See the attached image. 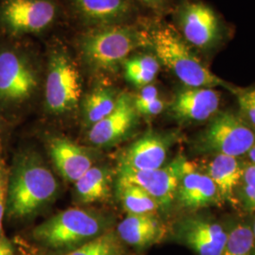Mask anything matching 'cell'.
Instances as JSON below:
<instances>
[{"label": "cell", "instance_id": "1", "mask_svg": "<svg viewBox=\"0 0 255 255\" xmlns=\"http://www.w3.org/2000/svg\"><path fill=\"white\" fill-rule=\"evenodd\" d=\"M149 47L160 64L164 65L185 87H222L237 94L230 83L213 73L201 62L176 27L157 25L147 30Z\"/></svg>", "mask_w": 255, "mask_h": 255}, {"label": "cell", "instance_id": "2", "mask_svg": "<svg viewBox=\"0 0 255 255\" xmlns=\"http://www.w3.org/2000/svg\"><path fill=\"white\" fill-rule=\"evenodd\" d=\"M82 63L95 72H114L138 49L149 46L147 30L132 24L87 29L77 42Z\"/></svg>", "mask_w": 255, "mask_h": 255}, {"label": "cell", "instance_id": "3", "mask_svg": "<svg viewBox=\"0 0 255 255\" xmlns=\"http://www.w3.org/2000/svg\"><path fill=\"white\" fill-rule=\"evenodd\" d=\"M82 97V79L79 65L65 46L56 44L48 51L45 101L46 109L64 115L78 108Z\"/></svg>", "mask_w": 255, "mask_h": 255}, {"label": "cell", "instance_id": "4", "mask_svg": "<svg viewBox=\"0 0 255 255\" xmlns=\"http://www.w3.org/2000/svg\"><path fill=\"white\" fill-rule=\"evenodd\" d=\"M255 143V129L239 114L219 112L195 138V150L202 155L242 158Z\"/></svg>", "mask_w": 255, "mask_h": 255}, {"label": "cell", "instance_id": "5", "mask_svg": "<svg viewBox=\"0 0 255 255\" xmlns=\"http://www.w3.org/2000/svg\"><path fill=\"white\" fill-rule=\"evenodd\" d=\"M58 190V183L46 166L36 162L22 164L8 188V212L14 218L33 214L50 201Z\"/></svg>", "mask_w": 255, "mask_h": 255}, {"label": "cell", "instance_id": "6", "mask_svg": "<svg viewBox=\"0 0 255 255\" xmlns=\"http://www.w3.org/2000/svg\"><path fill=\"white\" fill-rule=\"evenodd\" d=\"M101 219L85 210H65L33 231V237L43 245L56 250L76 249L101 235Z\"/></svg>", "mask_w": 255, "mask_h": 255}, {"label": "cell", "instance_id": "7", "mask_svg": "<svg viewBox=\"0 0 255 255\" xmlns=\"http://www.w3.org/2000/svg\"><path fill=\"white\" fill-rule=\"evenodd\" d=\"M39 78L31 53L19 46L0 48V102L18 106L36 93Z\"/></svg>", "mask_w": 255, "mask_h": 255}, {"label": "cell", "instance_id": "8", "mask_svg": "<svg viewBox=\"0 0 255 255\" xmlns=\"http://www.w3.org/2000/svg\"><path fill=\"white\" fill-rule=\"evenodd\" d=\"M60 7L55 0H2L0 26L12 37L43 33L56 23Z\"/></svg>", "mask_w": 255, "mask_h": 255}, {"label": "cell", "instance_id": "9", "mask_svg": "<svg viewBox=\"0 0 255 255\" xmlns=\"http://www.w3.org/2000/svg\"><path fill=\"white\" fill-rule=\"evenodd\" d=\"M176 29L193 48L210 50L221 39L222 27L219 16L200 0H184L175 13Z\"/></svg>", "mask_w": 255, "mask_h": 255}, {"label": "cell", "instance_id": "10", "mask_svg": "<svg viewBox=\"0 0 255 255\" xmlns=\"http://www.w3.org/2000/svg\"><path fill=\"white\" fill-rule=\"evenodd\" d=\"M184 160V157L178 156L171 163L152 170L120 168L119 181L141 187L158 202L160 208L168 209L176 201Z\"/></svg>", "mask_w": 255, "mask_h": 255}, {"label": "cell", "instance_id": "11", "mask_svg": "<svg viewBox=\"0 0 255 255\" xmlns=\"http://www.w3.org/2000/svg\"><path fill=\"white\" fill-rule=\"evenodd\" d=\"M66 6L87 29L131 24L135 15L132 0H66Z\"/></svg>", "mask_w": 255, "mask_h": 255}, {"label": "cell", "instance_id": "12", "mask_svg": "<svg viewBox=\"0 0 255 255\" xmlns=\"http://www.w3.org/2000/svg\"><path fill=\"white\" fill-rule=\"evenodd\" d=\"M177 237L197 255H220L228 237V227L210 216L197 215L182 220Z\"/></svg>", "mask_w": 255, "mask_h": 255}, {"label": "cell", "instance_id": "13", "mask_svg": "<svg viewBox=\"0 0 255 255\" xmlns=\"http://www.w3.org/2000/svg\"><path fill=\"white\" fill-rule=\"evenodd\" d=\"M176 201L184 209L198 211L212 206H221L224 201L218 187L198 163L185 158L179 182Z\"/></svg>", "mask_w": 255, "mask_h": 255}, {"label": "cell", "instance_id": "14", "mask_svg": "<svg viewBox=\"0 0 255 255\" xmlns=\"http://www.w3.org/2000/svg\"><path fill=\"white\" fill-rule=\"evenodd\" d=\"M221 93L216 88L184 87L174 97L170 114L181 123H201L219 112Z\"/></svg>", "mask_w": 255, "mask_h": 255}, {"label": "cell", "instance_id": "15", "mask_svg": "<svg viewBox=\"0 0 255 255\" xmlns=\"http://www.w3.org/2000/svg\"><path fill=\"white\" fill-rule=\"evenodd\" d=\"M138 116L133 98L128 93L120 94L115 110L106 118L92 125L88 134L90 142L96 146L115 143L135 125Z\"/></svg>", "mask_w": 255, "mask_h": 255}, {"label": "cell", "instance_id": "16", "mask_svg": "<svg viewBox=\"0 0 255 255\" xmlns=\"http://www.w3.org/2000/svg\"><path fill=\"white\" fill-rule=\"evenodd\" d=\"M171 141L168 136L147 132L128 146L121 158L120 168L152 170L164 166Z\"/></svg>", "mask_w": 255, "mask_h": 255}, {"label": "cell", "instance_id": "17", "mask_svg": "<svg viewBox=\"0 0 255 255\" xmlns=\"http://www.w3.org/2000/svg\"><path fill=\"white\" fill-rule=\"evenodd\" d=\"M245 162L242 158L228 155H209L204 162L198 165L216 184L224 203L229 202L234 206H238L237 190L242 179Z\"/></svg>", "mask_w": 255, "mask_h": 255}, {"label": "cell", "instance_id": "18", "mask_svg": "<svg viewBox=\"0 0 255 255\" xmlns=\"http://www.w3.org/2000/svg\"><path fill=\"white\" fill-rule=\"evenodd\" d=\"M49 152L58 171L68 182H77L93 166L89 153L65 138H53L49 144Z\"/></svg>", "mask_w": 255, "mask_h": 255}, {"label": "cell", "instance_id": "19", "mask_svg": "<svg viewBox=\"0 0 255 255\" xmlns=\"http://www.w3.org/2000/svg\"><path fill=\"white\" fill-rule=\"evenodd\" d=\"M122 241L135 248H146L158 242L164 227L155 215H128L118 228Z\"/></svg>", "mask_w": 255, "mask_h": 255}, {"label": "cell", "instance_id": "20", "mask_svg": "<svg viewBox=\"0 0 255 255\" xmlns=\"http://www.w3.org/2000/svg\"><path fill=\"white\" fill-rule=\"evenodd\" d=\"M128 82L142 88L151 84L160 71L161 64L154 54L130 55L122 64Z\"/></svg>", "mask_w": 255, "mask_h": 255}, {"label": "cell", "instance_id": "21", "mask_svg": "<svg viewBox=\"0 0 255 255\" xmlns=\"http://www.w3.org/2000/svg\"><path fill=\"white\" fill-rule=\"evenodd\" d=\"M75 186L83 202L103 201L109 195V174L104 168L92 166L75 182Z\"/></svg>", "mask_w": 255, "mask_h": 255}, {"label": "cell", "instance_id": "22", "mask_svg": "<svg viewBox=\"0 0 255 255\" xmlns=\"http://www.w3.org/2000/svg\"><path fill=\"white\" fill-rule=\"evenodd\" d=\"M119 97L115 90L105 87L97 88L89 93L82 102L85 121L94 125L106 118L116 108Z\"/></svg>", "mask_w": 255, "mask_h": 255}, {"label": "cell", "instance_id": "23", "mask_svg": "<svg viewBox=\"0 0 255 255\" xmlns=\"http://www.w3.org/2000/svg\"><path fill=\"white\" fill-rule=\"evenodd\" d=\"M119 195L128 215H154L160 205L144 189L135 184L119 181Z\"/></svg>", "mask_w": 255, "mask_h": 255}, {"label": "cell", "instance_id": "24", "mask_svg": "<svg viewBox=\"0 0 255 255\" xmlns=\"http://www.w3.org/2000/svg\"><path fill=\"white\" fill-rule=\"evenodd\" d=\"M220 255H255L251 221H237L228 227V237Z\"/></svg>", "mask_w": 255, "mask_h": 255}, {"label": "cell", "instance_id": "25", "mask_svg": "<svg viewBox=\"0 0 255 255\" xmlns=\"http://www.w3.org/2000/svg\"><path fill=\"white\" fill-rule=\"evenodd\" d=\"M120 245L114 233H106L74 249L66 255H120Z\"/></svg>", "mask_w": 255, "mask_h": 255}, {"label": "cell", "instance_id": "26", "mask_svg": "<svg viewBox=\"0 0 255 255\" xmlns=\"http://www.w3.org/2000/svg\"><path fill=\"white\" fill-rule=\"evenodd\" d=\"M237 196L239 207L255 213V165L248 161L245 162Z\"/></svg>", "mask_w": 255, "mask_h": 255}, {"label": "cell", "instance_id": "27", "mask_svg": "<svg viewBox=\"0 0 255 255\" xmlns=\"http://www.w3.org/2000/svg\"><path fill=\"white\" fill-rule=\"evenodd\" d=\"M239 116L255 129V88L237 92Z\"/></svg>", "mask_w": 255, "mask_h": 255}, {"label": "cell", "instance_id": "28", "mask_svg": "<svg viewBox=\"0 0 255 255\" xmlns=\"http://www.w3.org/2000/svg\"><path fill=\"white\" fill-rule=\"evenodd\" d=\"M158 98H160L158 89L155 87L154 85L148 84L146 86L142 87L140 92L133 98L134 106L138 107V106L144 105L150 101H154Z\"/></svg>", "mask_w": 255, "mask_h": 255}, {"label": "cell", "instance_id": "29", "mask_svg": "<svg viewBox=\"0 0 255 255\" xmlns=\"http://www.w3.org/2000/svg\"><path fill=\"white\" fill-rule=\"evenodd\" d=\"M164 108L165 103L161 98H158L144 105L135 107L138 115H142L145 117H156L160 115L164 111Z\"/></svg>", "mask_w": 255, "mask_h": 255}, {"label": "cell", "instance_id": "30", "mask_svg": "<svg viewBox=\"0 0 255 255\" xmlns=\"http://www.w3.org/2000/svg\"><path fill=\"white\" fill-rule=\"evenodd\" d=\"M8 188L9 184L7 174L5 172V169L0 165V235L2 231V219L7 205Z\"/></svg>", "mask_w": 255, "mask_h": 255}, {"label": "cell", "instance_id": "31", "mask_svg": "<svg viewBox=\"0 0 255 255\" xmlns=\"http://www.w3.org/2000/svg\"><path fill=\"white\" fill-rule=\"evenodd\" d=\"M156 12H163L169 7L170 0H132Z\"/></svg>", "mask_w": 255, "mask_h": 255}, {"label": "cell", "instance_id": "32", "mask_svg": "<svg viewBox=\"0 0 255 255\" xmlns=\"http://www.w3.org/2000/svg\"><path fill=\"white\" fill-rule=\"evenodd\" d=\"M0 255H13L12 248L9 242L0 237Z\"/></svg>", "mask_w": 255, "mask_h": 255}, {"label": "cell", "instance_id": "33", "mask_svg": "<svg viewBox=\"0 0 255 255\" xmlns=\"http://www.w3.org/2000/svg\"><path fill=\"white\" fill-rule=\"evenodd\" d=\"M247 158H248V162H250L251 164L255 165V143L254 146H252V148L249 150V152L247 153Z\"/></svg>", "mask_w": 255, "mask_h": 255}, {"label": "cell", "instance_id": "34", "mask_svg": "<svg viewBox=\"0 0 255 255\" xmlns=\"http://www.w3.org/2000/svg\"><path fill=\"white\" fill-rule=\"evenodd\" d=\"M251 225H252V231H253V236H254V242H255V213H254L253 219L251 220Z\"/></svg>", "mask_w": 255, "mask_h": 255}]
</instances>
